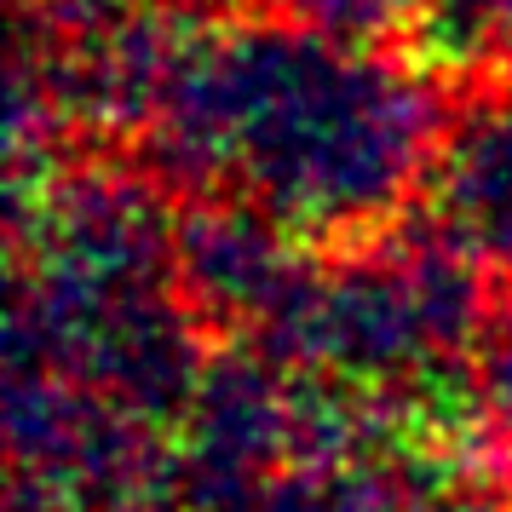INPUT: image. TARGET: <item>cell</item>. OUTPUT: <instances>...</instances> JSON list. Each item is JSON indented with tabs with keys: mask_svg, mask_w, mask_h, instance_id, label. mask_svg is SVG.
<instances>
[{
	"mask_svg": "<svg viewBox=\"0 0 512 512\" xmlns=\"http://www.w3.org/2000/svg\"><path fill=\"white\" fill-rule=\"evenodd\" d=\"M443 213L466 242L512 259V98L478 104L449 133L438 162Z\"/></svg>",
	"mask_w": 512,
	"mask_h": 512,
	"instance_id": "2",
	"label": "cell"
},
{
	"mask_svg": "<svg viewBox=\"0 0 512 512\" xmlns=\"http://www.w3.org/2000/svg\"><path fill=\"white\" fill-rule=\"evenodd\" d=\"M495 52L507 58V70H512V6H507V24H501V47H495Z\"/></svg>",
	"mask_w": 512,
	"mask_h": 512,
	"instance_id": "4",
	"label": "cell"
},
{
	"mask_svg": "<svg viewBox=\"0 0 512 512\" xmlns=\"http://www.w3.org/2000/svg\"><path fill=\"white\" fill-rule=\"evenodd\" d=\"M156 110L179 167L219 173L265 213L311 225L397 202L432 139L420 75L300 18L190 41Z\"/></svg>",
	"mask_w": 512,
	"mask_h": 512,
	"instance_id": "1",
	"label": "cell"
},
{
	"mask_svg": "<svg viewBox=\"0 0 512 512\" xmlns=\"http://www.w3.org/2000/svg\"><path fill=\"white\" fill-rule=\"evenodd\" d=\"M277 6L282 18H300V24L346 35V41H369V35L420 12V0H277Z\"/></svg>",
	"mask_w": 512,
	"mask_h": 512,
	"instance_id": "3",
	"label": "cell"
}]
</instances>
